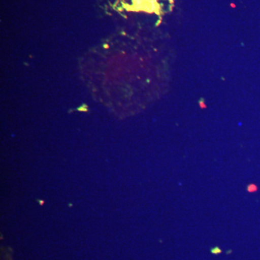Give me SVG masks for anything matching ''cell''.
Instances as JSON below:
<instances>
[{
  "label": "cell",
  "mask_w": 260,
  "mask_h": 260,
  "mask_svg": "<svg viewBox=\"0 0 260 260\" xmlns=\"http://www.w3.org/2000/svg\"><path fill=\"white\" fill-rule=\"evenodd\" d=\"M257 186L255 184H251L247 186V191L249 193L255 192V191H257Z\"/></svg>",
  "instance_id": "obj_1"
}]
</instances>
